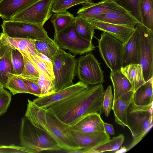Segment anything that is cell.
<instances>
[{"label":"cell","instance_id":"6da1fadb","mask_svg":"<svg viewBox=\"0 0 153 153\" xmlns=\"http://www.w3.org/2000/svg\"><path fill=\"white\" fill-rule=\"evenodd\" d=\"M104 92L102 84L88 85L82 91L44 108L71 126L89 114H102Z\"/></svg>","mask_w":153,"mask_h":153},{"label":"cell","instance_id":"7a4b0ae2","mask_svg":"<svg viewBox=\"0 0 153 153\" xmlns=\"http://www.w3.org/2000/svg\"><path fill=\"white\" fill-rule=\"evenodd\" d=\"M20 138L22 146L34 153L61 150L49 134L35 126L25 117L22 119Z\"/></svg>","mask_w":153,"mask_h":153},{"label":"cell","instance_id":"3957f363","mask_svg":"<svg viewBox=\"0 0 153 153\" xmlns=\"http://www.w3.org/2000/svg\"><path fill=\"white\" fill-rule=\"evenodd\" d=\"M52 62L55 92L73 85L76 73L77 60L75 56L60 48Z\"/></svg>","mask_w":153,"mask_h":153},{"label":"cell","instance_id":"277c9868","mask_svg":"<svg viewBox=\"0 0 153 153\" xmlns=\"http://www.w3.org/2000/svg\"><path fill=\"white\" fill-rule=\"evenodd\" d=\"M153 109H138L131 103L127 112V127L133 137L131 143L126 149H132L143 137L153 126Z\"/></svg>","mask_w":153,"mask_h":153},{"label":"cell","instance_id":"5b68a950","mask_svg":"<svg viewBox=\"0 0 153 153\" xmlns=\"http://www.w3.org/2000/svg\"><path fill=\"white\" fill-rule=\"evenodd\" d=\"M45 131L55 140L61 149L74 153L81 149L72 135L71 126L59 120L54 114L47 110Z\"/></svg>","mask_w":153,"mask_h":153},{"label":"cell","instance_id":"8992f818","mask_svg":"<svg viewBox=\"0 0 153 153\" xmlns=\"http://www.w3.org/2000/svg\"><path fill=\"white\" fill-rule=\"evenodd\" d=\"M98 43L101 56L111 72L120 70L122 67L123 44L104 32L101 34Z\"/></svg>","mask_w":153,"mask_h":153},{"label":"cell","instance_id":"52a82bcc","mask_svg":"<svg viewBox=\"0 0 153 153\" xmlns=\"http://www.w3.org/2000/svg\"><path fill=\"white\" fill-rule=\"evenodd\" d=\"M53 0H37L16 14L9 20L43 26L52 15Z\"/></svg>","mask_w":153,"mask_h":153},{"label":"cell","instance_id":"ba28073f","mask_svg":"<svg viewBox=\"0 0 153 153\" xmlns=\"http://www.w3.org/2000/svg\"><path fill=\"white\" fill-rule=\"evenodd\" d=\"M53 40L60 48L74 54L80 55L95 50L92 42L83 39L78 34L74 23L63 31L55 33Z\"/></svg>","mask_w":153,"mask_h":153},{"label":"cell","instance_id":"9c48e42d","mask_svg":"<svg viewBox=\"0 0 153 153\" xmlns=\"http://www.w3.org/2000/svg\"><path fill=\"white\" fill-rule=\"evenodd\" d=\"M100 64L91 53L80 57L77 60L76 68L80 81L88 85L103 83V72Z\"/></svg>","mask_w":153,"mask_h":153},{"label":"cell","instance_id":"30bf717a","mask_svg":"<svg viewBox=\"0 0 153 153\" xmlns=\"http://www.w3.org/2000/svg\"><path fill=\"white\" fill-rule=\"evenodd\" d=\"M137 25L140 33L139 64L146 82L153 77V31L139 23Z\"/></svg>","mask_w":153,"mask_h":153},{"label":"cell","instance_id":"8fae6325","mask_svg":"<svg viewBox=\"0 0 153 153\" xmlns=\"http://www.w3.org/2000/svg\"><path fill=\"white\" fill-rule=\"evenodd\" d=\"M1 27L2 33L11 38L36 40L48 36L43 26L31 23L5 20Z\"/></svg>","mask_w":153,"mask_h":153},{"label":"cell","instance_id":"7c38bea8","mask_svg":"<svg viewBox=\"0 0 153 153\" xmlns=\"http://www.w3.org/2000/svg\"><path fill=\"white\" fill-rule=\"evenodd\" d=\"M82 4V6L76 13L86 19L109 13L127 12L111 0H102L97 3L92 1Z\"/></svg>","mask_w":153,"mask_h":153},{"label":"cell","instance_id":"4fadbf2b","mask_svg":"<svg viewBox=\"0 0 153 153\" xmlns=\"http://www.w3.org/2000/svg\"><path fill=\"white\" fill-rule=\"evenodd\" d=\"M71 129L74 139L82 149L80 153H92V149L110 139L109 135L105 132L85 133Z\"/></svg>","mask_w":153,"mask_h":153},{"label":"cell","instance_id":"5bb4252c","mask_svg":"<svg viewBox=\"0 0 153 153\" xmlns=\"http://www.w3.org/2000/svg\"><path fill=\"white\" fill-rule=\"evenodd\" d=\"M86 19L95 29L106 33L121 42L123 44L128 40L135 30V26H134L118 25L91 19Z\"/></svg>","mask_w":153,"mask_h":153},{"label":"cell","instance_id":"9a60e30c","mask_svg":"<svg viewBox=\"0 0 153 153\" xmlns=\"http://www.w3.org/2000/svg\"><path fill=\"white\" fill-rule=\"evenodd\" d=\"M87 85L79 81L76 83L48 96L38 97L33 101L39 106L44 108L55 102L61 100L86 88Z\"/></svg>","mask_w":153,"mask_h":153},{"label":"cell","instance_id":"2e32d148","mask_svg":"<svg viewBox=\"0 0 153 153\" xmlns=\"http://www.w3.org/2000/svg\"><path fill=\"white\" fill-rule=\"evenodd\" d=\"M153 78L133 92L131 103L142 110L153 109Z\"/></svg>","mask_w":153,"mask_h":153},{"label":"cell","instance_id":"e0dca14e","mask_svg":"<svg viewBox=\"0 0 153 153\" xmlns=\"http://www.w3.org/2000/svg\"><path fill=\"white\" fill-rule=\"evenodd\" d=\"M135 27L133 33L123 44L122 67L130 64H139L140 33L137 25Z\"/></svg>","mask_w":153,"mask_h":153},{"label":"cell","instance_id":"ac0fdd59","mask_svg":"<svg viewBox=\"0 0 153 153\" xmlns=\"http://www.w3.org/2000/svg\"><path fill=\"white\" fill-rule=\"evenodd\" d=\"M110 78L113 86V98L131 101L133 93L132 87L120 71L111 72Z\"/></svg>","mask_w":153,"mask_h":153},{"label":"cell","instance_id":"d6986e66","mask_svg":"<svg viewBox=\"0 0 153 153\" xmlns=\"http://www.w3.org/2000/svg\"><path fill=\"white\" fill-rule=\"evenodd\" d=\"M103 122L100 115L93 113L86 115L71 127L72 129L85 133L105 132Z\"/></svg>","mask_w":153,"mask_h":153},{"label":"cell","instance_id":"ffe728a7","mask_svg":"<svg viewBox=\"0 0 153 153\" xmlns=\"http://www.w3.org/2000/svg\"><path fill=\"white\" fill-rule=\"evenodd\" d=\"M0 38L3 45L13 49L24 52L30 55H37L35 39L11 38L2 33H0Z\"/></svg>","mask_w":153,"mask_h":153},{"label":"cell","instance_id":"44dd1931","mask_svg":"<svg viewBox=\"0 0 153 153\" xmlns=\"http://www.w3.org/2000/svg\"><path fill=\"white\" fill-rule=\"evenodd\" d=\"M37 0H0V17L8 20Z\"/></svg>","mask_w":153,"mask_h":153},{"label":"cell","instance_id":"7402d4cb","mask_svg":"<svg viewBox=\"0 0 153 153\" xmlns=\"http://www.w3.org/2000/svg\"><path fill=\"white\" fill-rule=\"evenodd\" d=\"M47 111L37 105L33 101L28 99L25 117L35 126L45 131Z\"/></svg>","mask_w":153,"mask_h":153},{"label":"cell","instance_id":"603a6c76","mask_svg":"<svg viewBox=\"0 0 153 153\" xmlns=\"http://www.w3.org/2000/svg\"><path fill=\"white\" fill-rule=\"evenodd\" d=\"M12 50L2 44L0 52V82L4 88L9 78L14 74L11 59Z\"/></svg>","mask_w":153,"mask_h":153},{"label":"cell","instance_id":"cb8c5ba5","mask_svg":"<svg viewBox=\"0 0 153 153\" xmlns=\"http://www.w3.org/2000/svg\"><path fill=\"white\" fill-rule=\"evenodd\" d=\"M91 19L113 24L128 26H135L139 23L127 12L109 13L96 16Z\"/></svg>","mask_w":153,"mask_h":153},{"label":"cell","instance_id":"d4e9b609","mask_svg":"<svg viewBox=\"0 0 153 153\" xmlns=\"http://www.w3.org/2000/svg\"><path fill=\"white\" fill-rule=\"evenodd\" d=\"M120 71L131 84L133 92L145 82L143 69L139 64H130L122 67Z\"/></svg>","mask_w":153,"mask_h":153},{"label":"cell","instance_id":"484cf974","mask_svg":"<svg viewBox=\"0 0 153 153\" xmlns=\"http://www.w3.org/2000/svg\"><path fill=\"white\" fill-rule=\"evenodd\" d=\"M131 101L113 98V110L115 122L123 127H127V112Z\"/></svg>","mask_w":153,"mask_h":153},{"label":"cell","instance_id":"4316f807","mask_svg":"<svg viewBox=\"0 0 153 153\" xmlns=\"http://www.w3.org/2000/svg\"><path fill=\"white\" fill-rule=\"evenodd\" d=\"M35 47L37 52L46 56L52 61L60 49L54 40L48 36L36 39Z\"/></svg>","mask_w":153,"mask_h":153},{"label":"cell","instance_id":"83f0119b","mask_svg":"<svg viewBox=\"0 0 153 153\" xmlns=\"http://www.w3.org/2000/svg\"><path fill=\"white\" fill-rule=\"evenodd\" d=\"M75 17L67 11L55 13L51 17V21L55 30V33H59L72 25Z\"/></svg>","mask_w":153,"mask_h":153},{"label":"cell","instance_id":"f1b7e54d","mask_svg":"<svg viewBox=\"0 0 153 153\" xmlns=\"http://www.w3.org/2000/svg\"><path fill=\"white\" fill-rule=\"evenodd\" d=\"M74 24L76 32L80 37L92 42L95 29L86 19L77 15L75 17Z\"/></svg>","mask_w":153,"mask_h":153},{"label":"cell","instance_id":"f546056e","mask_svg":"<svg viewBox=\"0 0 153 153\" xmlns=\"http://www.w3.org/2000/svg\"><path fill=\"white\" fill-rule=\"evenodd\" d=\"M124 9L142 25L140 7L141 0H111Z\"/></svg>","mask_w":153,"mask_h":153},{"label":"cell","instance_id":"4dcf8cb0","mask_svg":"<svg viewBox=\"0 0 153 153\" xmlns=\"http://www.w3.org/2000/svg\"><path fill=\"white\" fill-rule=\"evenodd\" d=\"M153 0H141L140 11L142 25L153 31Z\"/></svg>","mask_w":153,"mask_h":153},{"label":"cell","instance_id":"1f68e13d","mask_svg":"<svg viewBox=\"0 0 153 153\" xmlns=\"http://www.w3.org/2000/svg\"><path fill=\"white\" fill-rule=\"evenodd\" d=\"M124 136L121 134L117 136L114 137L104 143L100 145L91 150L92 153H102L108 152H116L122 145Z\"/></svg>","mask_w":153,"mask_h":153},{"label":"cell","instance_id":"d6a6232c","mask_svg":"<svg viewBox=\"0 0 153 153\" xmlns=\"http://www.w3.org/2000/svg\"><path fill=\"white\" fill-rule=\"evenodd\" d=\"M22 55L24 61V67L23 71L20 75H15L21 78L38 82L39 77V73L38 68L30 59Z\"/></svg>","mask_w":153,"mask_h":153},{"label":"cell","instance_id":"836d02e7","mask_svg":"<svg viewBox=\"0 0 153 153\" xmlns=\"http://www.w3.org/2000/svg\"><path fill=\"white\" fill-rule=\"evenodd\" d=\"M5 87L9 90L13 95L20 93L29 94L22 79L14 74L9 78Z\"/></svg>","mask_w":153,"mask_h":153},{"label":"cell","instance_id":"e575fe53","mask_svg":"<svg viewBox=\"0 0 153 153\" xmlns=\"http://www.w3.org/2000/svg\"><path fill=\"white\" fill-rule=\"evenodd\" d=\"M20 51L22 54L30 59L39 69L44 72L53 82L55 76L53 67L46 61L40 57L38 55L32 56L24 52Z\"/></svg>","mask_w":153,"mask_h":153},{"label":"cell","instance_id":"d590c367","mask_svg":"<svg viewBox=\"0 0 153 153\" xmlns=\"http://www.w3.org/2000/svg\"><path fill=\"white\" fill-rule=\"evenodd\" d=\"M38 69L39 77L38 83L41 90L40 97L48 96L55 92L53 81L44 72Z\"/></svg>","mask_w":153,"mask_h":153},{"label":"cell","instance_id":"8d00e7d4","mask_svg":"<svg viewBox=\"0 0 153 153\" xmlns=\"http://www.w3.org/2000/svg\"><path fill=\"white\" fill-rule=\"evenodd\" d=\"M89 2L86 0H53L52 11L53 13L64 12L72 7Z\"/></svg>","mask_w":153,"mask_h":153},{"label":"cell","instance_id":"74e56055","mask_svg":"<svg viewBox=\"0 0 153 153\" xmlns=\"http://www.w3.org/2000/svg\"><path fill=\"white\" fill-rule=\"evenodd\" d=\"M11 59L14 74H21L24 67L23 55L18 50L12 49L11 52Z\"/></svg>","mask_w":153,"mask_h":153},{"label":"cell","instance_id":"f35d334b","mask_svg":"<svg viewBox=\"0 0 153 153\" xmlns=\"http://www.w3.org/2000/svg\"><path fill=\"white\" fill-rule=\"evenodd\" d=\"M113 98L112 87L109 85L104 92L102 102V111L106 117L108 116L112 109Z\"/></svg>","mask_w":153,"mask_h":153},{"label":"cell","instance_id":"ab89813d","mask_svg":"<svg viewBox=\"0 0 153 153\" xmlns=\"http://www.w3.org/2000/svg\"><path fill=\"white\" fill-rule=\"evenodd\" d=\"M11 94L4 88L0 91V116L5 113L10 105Z\"/></svg>","mask_w":153,"mask_h":153},{"label":"cell","instance_id":"60d3db41","mask_svg":"<svg viewBox=\"0 0 153 153\" xmlns=\"http://www.w3.org/2000/svg\"><path fill=\"white\" fill-rule=\"evenodd\" d=\"M0 153H35L33 151L22 146L13 145L0 146Z\"/></svg>","mask_w":153,"mask_h":153},{"label":"cell","instance_id":"b9f144b4","mask_svg":"<svg viewBox=\"0 0 153 153\" xmlns=\"http://www.w3.org/2000/svg\"><path fill=\"white\" fill-rule=\"evenodd\" d=\"M21 78L22 79L27 87L29 94H33L38 97H40L41 90L38 82L24 78Z\"/></svg>","mask_w":153,"mask_h":153},{"label":"cell","instance_id":"7bdbcfd3","mask_svg":"<svg viewBox=\"0 0 153 153\" xmlns=\"http://www.w3.org/2000/svg\"><path fill=\"white\" fill-rule=\"evenodd\" d=\"M103 125L105 132L109 135H113L115 131L112 125L106 123L103 121Z\"/></svg>","mask_w":153,"mask_h":153},{"label":"cell","instance_id":"ee69618b","mask_svg":"<svg viewBox=\"0 0 153 153\" xmlns=\"http://www.w3.org/2000/svg\"><path fill=\"white\" fill-rule=\"evenodd\" d=\"M37 55L46 61L53 67V62L50 58L44 54L38 52H37Z\"/></svg>","mask_w":153,"mask_h":153},{"label":"cell","instance_id":"f6af8a7d","mask_svg":"<svg viewBox=\"0 0 153 153\" xmlns=\"http://www.w3.org/2000/svg\"><path fill=\"white\" fill-rule=\"evenodd\" d=\"M4 87H3V85L0 82V91Z\"/></svg>","mask_w":153,"mask_h":153},{"label":"cell","instance_id":"bcb514c9","mask_svg":"<svg viewBox=\"0 0 153 153\" xmlns=\"http://www.w3.org/2000/svg\"><path fill=\"white\" fill-rule=\"evenodd\" d=\"M2 43L0 45V52L2 46Z\"/></svg>","mask_w":153,"mask_h":153},{"label":"cell","instance_id":"7dc6e473","mask_svg":"<svg viewBox=\"0 0 153 153\" xmlns=\"http://www.w3.org/2000/svg\"><path fill=\"white\" fill-rule=\"evenodd\" d=\"M87 0L89 2H92V1L93 0Z\"/></svg>","mask_w":153,"mask_h":153},{"label":"cell","instance_id":"c3c4849f","mask_svg":"<svg viewBox=\"0 0 153 153\" xmlns=\"http://www.w3.org/2000/svg\"><path fill=\"white\" fill-rule=\"evenodd\" d=\"M1 43V40H0V45Z\"/></svg>","mask_w":153,"mask_h":153}]
</instances>
